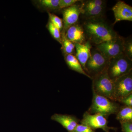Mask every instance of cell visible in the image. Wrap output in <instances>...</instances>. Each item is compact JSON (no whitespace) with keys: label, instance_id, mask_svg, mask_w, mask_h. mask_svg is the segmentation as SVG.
<instances>
[{"label":"cell","instance_id":"obj_2","mask_svg":"<svg viewBox=\"0 0 132 132\" xmlns=\"http://www.w3.org/2000/svg\"><path fill=\"white\" fill-rule=\"evenodd\" d=\"M110 59L95 47H92L90 55L86 64V72L92 79L106 71Z\"/></svg>","mask_w":132,"mask_h":132},{"label":"cell","instance_id":"obj_18","mask_svg":"<svg viewBox=\"0 0 132 132\" xmlns=\"http://www.w3.org/2000/svg\"><path fill=\"white\" fill-rule=\"evenodd\" d=\"M61 49L64 55L67 54H75V44L68 40L65 35H61Z\"/></svg>","mask_w":132,"mask_h":132},{"label":"cell","instance_id":"obj_14","mask_svg":"<svg viewBox=\"0 0 132 132\" xmlns=\"http://www.w3.org/2000/svg\"><path fill=\"white\" fill-rule=\"evenodd\" d=\"M82 2V1H81ZM106 6H88L82 4L81 15L83 19L104 16Z\"/></svg>","mask_w":132,"mask_h":132},{"label":"cell","instance_id":"obj_4","mask_svg":"<svg viewBox=\"0 0 132 132\" xmlns=\"http://www.w3.org/2000/svg\"><path fill=\"white\" fill-rule=\"evenodd\" d=\"M132 71V60L124 54L110 60L106 72L113 81Z\"/></svg>","mask_w":132,"mask_h":132},{"label":"cell","instance_id":"obj_21","mask_svg":"<svg viewBox=\"0 0 132 132\" xmlns=\"http://www.w3.org/2000/svg\"><path fill=\"white\" fill-rule=\"evenodd\" d=\"M49 16V21L59 28L61 32L63 28V21L60 18L57 16L56 15L50 12H48Z\"/></svg>","mask_w":132,"mask_h":132},{"label":"cell","instance_id":"obj_20","mask_svg":"<svg viewBox=\"0 0 132 132\" xmlns=\"http://www.w3.org/2000/svg\"><path fill=\"white\" fill-rule=\"evenodd\" d=\"M123 53L132 60V39L131 36L124 38Z\"/></svg>","mask_w":132,"mask_h":132},{"label":"cell","instance_id":"obj_8","mask_svg":"<svg viewBox=\"0 0 132 132\" xmlns=\"http://www.w3.org/2000/svg\"><path fill=\"white\" fill-rule=\"evenodd\" d=\"M115 101L119 102L132 94V71L114 81Z\"/></svg>","mask_w":132,"mask_h":132},{"label":"cell","instance_id":"obj_10","mask_svg":"<svg viewBox=\"0 0 132 132\" xmlns=\"http://www.w3.org/2000/svg\"><path fill=\"white\" fill-rule=\"evenodd\" d=\"M115 21L113 25L121 21H132V7L123 1H119L112 8Z\"/></svg>","mask_w":132,"mask_h":132},{"label":"cell","instance_id":"obj_22","mask_svg":"<svg viewBox=\"0 0 132 132\" xmlns=\"http://www.w3.org/2000/svg\"><path fill=\"white\" fill-rule=\"evenodd\" d=\"M82 4L88 6H106V1L104 0H87L81 2Z\"/></svg>","mask_w":132,"mask_h":132},{"label":"cell","instance_id":"obj_15","mask_svg":"<svg viewBox=\"0 0 132 132\" xmlns=\"http://www.w3.org/2000/svg\"><path fill=\"white\" fill-rule=\"evenodd\" d=\"M66 64L71 70L86 76L88 78L91 79V77L87 74L82 68L79 62L76 59L75 55L73 54H67L64 55Z\"/></svg>","mask_w":132,"mask_h":132},{"label":"cell","instance_id":"obj_7","mask_svg":"<svg viewBox=\"0 0 132 132\" xmlns=\"http://www.w3.org/2000/svg\"><path fill=\"white\" fill-rule=\"evenodd\" d=\"M107 117L100 114H90L87 111L84 113L81 124L89 127L93 130L100 129L105 132H110L111 130H115L113 127L108 125Z\"/></svg>","mask_w":132,"mask_h":132},{"label":"cell","instance_id":"obj_1","mask_svg":"<svg viewBox=\"0 0 132 132\" xmlns=\"http://www.w3.org/2000/svg\"><path fill=\"white\" fill-rule=\"evenodd\" d=\"M81 24L87 40L94 46L112 40L119 35L113 29V24L108 23L104 16L83 19Z\"/></svg>","mask_w":132,"mask_h":132},{"label":"cell","instance_id":"obj_24","mask_svg":"<svg viewBox=\"0 0 132 132\" xmlns=\"http://www.w3.org/2000/svg\"><path fill=\"white\" fill-rule=\"evenodd\" d=\"M73 132H96L91 128L79 124L75 128Z\"/></svg>","mask_w":132,"mask_h":132},{"label":"cell","instance_id":"obj_3","mask_svg":"<svg viewBox=\"0 0 132 132\" xmlns=\"http://www.w3.org/2000/svg\"><path fill=\"white\" fill-rule=\"evenodd\" d=\"M120 108L119 105L115 101L93 93L92 105L87 112L92 114H100L107 118L117 113Z\"/></svg>","mask_w":132,"mask_h":132},{"label":"cell","instance_id":"obj_26","mask_svg":"<svg viewBox=\"0 0 132 132\" xmlns=\"http://www.w3.org/2000/svg\"><path fill=\"white\" fill-rule=\"evenodd\" d=\"M119 102L122 103L125 106L132 107V94L122 99Z\"/></svg>","mask_w":132,"mask_h":132},{"label":"cell","instance_id":"obj_5","mask_svg":"<svg viewBox=\"0 0 132 132\" xmlns=\"http://www.w3.org/2000/svg\"><path fill=\"white\" fill-rule=\"evenodd\" d=\"M92 80L93 93L116 102L114 83L106 71L95 76Z\"/></svg>","mask_w":132,"mask_h":132},{"label":"cell","instance_id":"obj_13","mask_svg":"<svg viewBox=\"0 0 132 132\" xmlns=\"http://www.w3.org/2000/svg\"><path fill=\"white\" fill-rule=\"evenodd\" d=\"M75 46V57L86 72V63L90 57V51L93 45L90 42L87 40L83 44L76 43Z\"/></svg>","mask_w":132,"mask_h":132},{"label":"cell","instance_id":"obj_19","mask_svg":"<svg viewBox=\"0 0 132 132\" xmlns=\"http://www.w3.org/2000/svg\"><path fill=\"white\" fill-rule=\"evenodd\" d=\"M47 28L50 34L54 39L61 45L62 38L61 32L59 28L54 26L50 21L47 24Z\"/></svg>","mask_w":132,"mask_h":132},{"label":"cell","instance_id":"obj_9","mask_svg":"<svg viewBox=\"0 0 132 132\" xmlns=\"http://www.w3.org/2000/svg\"><path fill=\"white\" fill-rule=\"evenodd\" d=\"M81 1H82L71 7L63 9L62 12L63 26L61 35H65L69 28L78 22L81 13Z\"/></svg>","mask_w":132,"mask_h":132},{"label":"cell","instance_id":"obj_11","mask_svg":"<svg viewBox=\"0 0 132 132\" xmlns=\"http://www.w3.org/2000/svg\"><path fill=\"white\" fill-rule=\"evenodd\" d=\"M65 35L68 40L75 44H83L87 41L81 24L79 22L69 28Z\"/></svg>","mask_w":132,"mask_h":132},{"label":"cell","instance_id":"obj_12","mask_svg":"<svg viewBox=\"0 0 132 132\" xmlns=\"http://www.w3.org/2000/svg\"><path fill=\"white\" fill-rule=\"evenodd\" d=\"M51 119L60 124L68 132H73L79 123L75 116L69 114L55 113Z\"/></svg>","mask_w":132,"mask_h":132},{"label":"cell","instance_id":"obj_23","mask_svg":"<svg viewBox=\"0 0 132 132\" xmlns=\"http://www.w3.org/2000/svg\"><path fill=\"white\" fill-rule=\"evenodd\" d=\"M80 0H60L59 1V9H64L74 5Z\"/></svg>","mask_w":132,"mask_h":132},{"label":"cell","instance_id":"obj_17","mask_svg":"<svg viewBox=\"0 0 132 132\" xmlns=\"http://www.w3.org/2000/svg\"><path fill=\"white\" fill-rule=\"evenodd\" d=\"M60 0H39L36 1L40 7L49 11H55L59 9Z\"/></svg>","mask_w":132,"mask_h":132},{"label":"cell","instance_id":"obj_25","mask_svg":"<svg viewBox=\"0 0 132 132\" xmlns=\"http://www.w3.org/2000/svg\"><path fill=\"white\" fill-rule=\"evenodd\" d=\"M120 123L122 132H132V121H124Z\"/></svg>","mask_w":132,"mask_h":132},{"label":"cell","instance_id":"obj_6","mask_svg":"<svg viewBox=\"0 0 132 132\" xmlns=\"http://www.w3.org/2000/svg\"><path fill=\"white\" fill-rule=\"evenodd\" d=\"M124 38L119 35L112 40L94 46L107 58L111 59L123 53Z\"/></svg>","mask_w":132,"mask_h":132},{"label":"cell","instance_id":"obj_16","mask_svg":"<svg viewBox=\"0 0 132 132\" xmlns=\"http://www.w3.org/2000/svg\"><path fill=\"white\" fill-rule=\"evenodd\" d=\"M116 119L120 122L132 121V107L124 106L120 107L116 113Z\"/></svg>","mask_w":132,"mask_h":132}]
</instances>
